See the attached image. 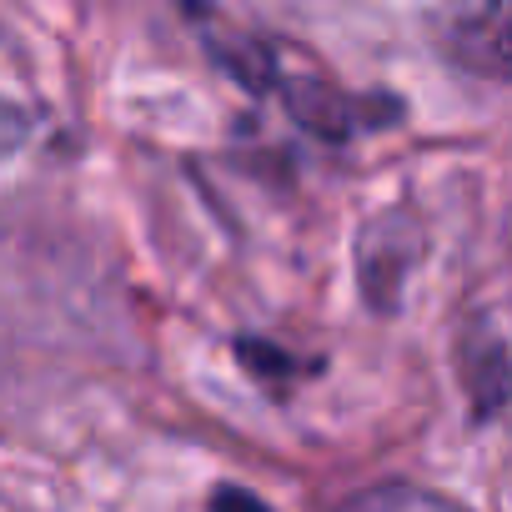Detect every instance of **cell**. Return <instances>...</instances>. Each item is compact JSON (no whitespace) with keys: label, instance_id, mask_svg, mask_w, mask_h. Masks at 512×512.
<instances>
[{"label":"cell","instance_id":"6da1fadb","mask_svg":"<svg viewBox=\"0 0 512 512\" xmlns=\"http://www.w3.org/2000/svg\"><path fill=\"white\" fill-rule=\"evenodd\" d=\"M437 41L462 71L512 81V0H452Z\"/></svg>","mask_w":512,"mask_h":512},{"label":"cell","instance_id":"3957f363","mask_svg":"<svg viewBox=\"0 0 512 512\" xmlns=\"http://www.w3.org/2000/svg\"><path fill=\"white\" fill-rule=\"evenodd\" d=\"M26 136H31V116L21 106H11V101H0V161H6L11 151H21Z\"/></svg>","mask_w":512,"mask_h":512},{"label":"cell","instance_id":"277c9868","mask_svg":"<svg viewBox=\"0 0 512 512\" xmlns=\"http://www.w3.org/2000/svg\"><path fill=\"white\" fill-rule=\"evenodd\" d=\"M211 512H272V507L256 497V492H246V487H216Z\"/></svg>","mask_w":512,"mask_h":512},{"label":"cell","instance_id":"7a4b0ae2","mask_svg":"<svg viewBox=\"0 0 512 512\" xmlns=\"http://www.w3.org/2000/svg\"><path fill=\"white\" fill-rule=\"evenodd\" d=\"M342 512H462V507L427 487H412V482H382V487L357 492Z\"/></svg>","mask_w":512,"mask_h":512}]
</instances>
